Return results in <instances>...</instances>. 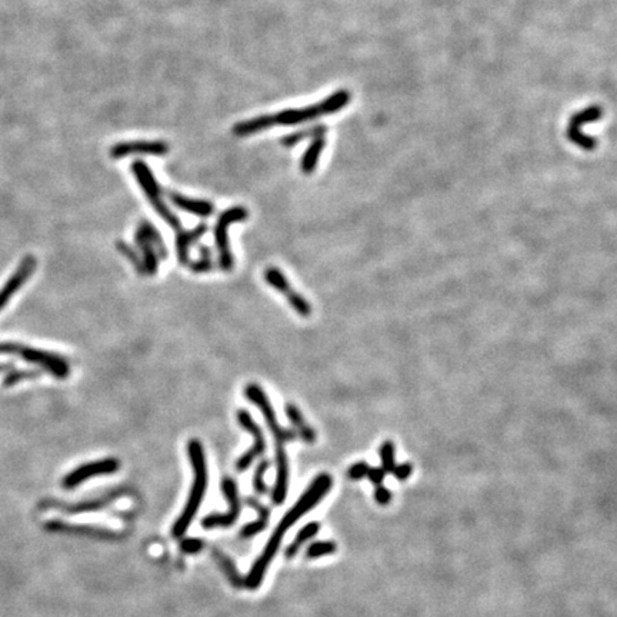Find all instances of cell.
<instances>
[{
    "mask_svg": "<svg viewBox=\"0 0 617 617\" xmlns=\"http://www.w3.org/2000/svg\"><path fill=\"white\" fill-rule=\"evenodd\" d=\"M331 477L327 473H322L318 477H316L312 485L309 486V489L302 494L297 500V503L285 514L276 529V531L272 535V538L269 539L268 544H266L263 553L259 556V559L256 560L255 566L250 570V573L246 577L244 585L249 589H257L260 586V583L266 575V570L270 566L273 557L276 556L277 550L280 547L281 539L285 536V533L299 520L302 519L303 516L310 512L316 505H318L320 500L329 493L330 488H331Z\"/></svg>",
    "mask_w": 617,
    "mask_h": 617,
    "instance_id": "obj_1",
    "label": "cell"
},
{
    "mask_svg": "<svg viewBox=\"0 0 617 617\" xmlns=\"http://www.w3.org/2000/svg\"><path fill=\"white\" fill-rule=\"evenodd\" d=\"M188 455L193 468V485L190 489V494L188 499V505L183 509L180 518L176 520L173 526V536L181 538L189 529L192 520L202 505V500L207 488V464L202 443L197 439H192L188 444Z\"/></svg>",
    "mask_w": 617,
    "mask_h": 617,
    "instance_id": "obj_2",
    "label": "cell"
},
{
    "mask_svg": "<svg viewBox=\"0 0 617 617\" xmlns=\"http://www.w3.org/2000/svg\"><path fill=\"white\" fill-rule=\"evenodd\" d=\"M350 97L352 96H350L349 90H338L336 93H333V95L327 96L326 99H323L322 102H318L312 106L302 108V109H288V110H281L279 113L270 114L273 127L277 125H280V126L300 125V123L322 118V116H326V114L336 113L349 105Z\"/></svg>",
    "mask_w": 617,
    "mask_h": 617,
    "instance_id": "obj_3",
    "label": "cell"
},
{
    "mask_svg": "<svg viewBox=\"0 0 617 617\" xmlns=\"http://www.w3.org/2000/svg\"><path fill=\"white\" fill-rule=\"evenodd\" d=\"M131 173L133 176L136 177L139 186L142 188V190L144 192L146 197L150 203H152L153 209L158 212V214L160 218L168 223L172 229H175L176 231L181 229L180 221L177 216L169 209V206L164 203V200L162 197V189L159 186V183L156 181L152 171H150L149 166L144 162L136 160L131 163Z\"/></svg>",
    "mask_w": 617,
    "mask_h": 617,
    "instance_id": "obj_4",
    "label": "cell"
},
{
    "mask_svg": "<svg viewBox=\"0 0 617 617\" xmlns=\"http://www.w3.org/2000/svg\"><path fill=\"white\" fill-rule=\"evenodd\" d=\"M247 210L243 206H235L231 209L225 210L214 226V239H216V247L219 252V268L225 272H230L235 264V259H233L230 244H229V227L233 223L244 222L247 219Z\"/></svg>",
    "mask_w": 617,
    "mask_h": 617,
    "instance_id": "obj_5",
    "label": "cell"
},
{
    "mask_svg": "<svg viewBox=\"0 0 617 617\" xmlns=\"http://www.w3.org/2000/svg\"><path fill=\"white\" fill-rule=\"evenodd\" d=\"M244 394L250 400V402L255 403L259 407V410L262 412L266 423H268V426L272 431V436L276 440V444H285L297 438V433L294 430L285 429L279 425L270 400L259 385H256V383H250V385L246 386Z\"/></svg>",
    "mask_w": 617,
    "mask_h": 617,
    "instance_id": "obj_6",
    "label": "cell"
},
{
    "mask_svg": "<svg viewBox=\"0 0 617 617\" xmlns=\"http://www.w3.org/2000/svg\"><path fill=\"white\" fill-rule=\"evenodd\" d=\"M16 356L25 359L29 363L40 366V368L46 369L49 373H52L56 379H66L71 375V366L68 360L59 355L19 344Z\"/></svg>",
    "mask_w": 617,
    "mask_h": 617,
    "instance_id": "obj_7",
    "label": "cell"
},
{
    "mask_svg": "<svg viewBox=\"0 0 617 617\" xmlns=\"http://www.w3.org/2000/svg\"><path fill=\"white\" fill-rule=\"evenodd\" d=\"M602 108L600 106H589L585 110H580L576 114H573L570 121H569V126H568V139L575 143L576 146H579L583 150H594L597 146V140L589 135H586L585 131H581V126L586 125L589 122H596L600 118H602Z\"/></svg>",
    "mask_w": 617,
    "mask_h": 617,
    "instance_id": "obj_8",
    "label": "cell"
},
{
    "mask_svg": "<svg viewBox=\"0 0 617 617\" xmlns=\"http://www.w3.org/2000/svg\"><path fill=\"white\" fill-rule=\"evenodd\" d=\"M222 490L229 502V510L222 514L212 513L202 520V526L205 529H214V527H230L236 522L238 516L240 513V500L238 494V486L233 479H223L222 481Z\"/></svg>",
    "mask_w": 617,
    "mask_h": 617,
    "instance_id": "obj_9",
    "label": "cell"
},
{
    "mask_svg": "<svg viewBox=\"0 0 617 617\" xmlns=\"http://www.w3.org/2000/svg\"><path fill=\"white\" fill-rule=\"evenodd\" d=\"M238 422L255 439L253 446L250 447L247 452L236 463L238 472H244V470L249 469L250 464H252L259 456H262L266 452V439H264V435H263L262 429L259 427V425L252 418V414H250L247 410H239L238 412Z\"/></svg>",
    "mask_w": 617,
    "mask_h": 617,
    "instance_id": "obj_10",
    "label": "cell"
},
{
    "mask_svg": "<svg viewBox=\"0 0 617 617\" xmlns=\"http://www.w3.org/2000/svg\"><path fill=\"white\" fill-rule=\"evenodd\" d=\"M264 279L272 288H275L277 292H280L288 299V302L290 303V306L293 307V310L297 314L303 316V318H309V316L312 314V305L302 294L292 289L290 281L288 280V277L285 275H283V272L280 269L269 268L264 272Z\"/></svg>",
    "mask_w": 617,
    "mask_h": 617,
    "instance_id": "obj_11",
    "label": "cell"
},
{
    "mask_svg": "<svg viewBox=\"0 0 617 617\" xmlns=\"http://www.w3.org/2000/svg\"><path fill=\"white\" fill-rule=\"evenodd\" d=\"M121 468V462L114 457L97 460L92 463H86L83 466H79L72 473H69L63 479V488L64 489H73L79 486L80 483L86 481L90 477L100 476V475H112L118 472Z\"/></svg>",
    "mask_w": 617,
    "mask_h": 617,
    "instance_id": "obj_12",
    "label": "cell"
},
{
    "mask_svg": "<svg viewBox=\"0 0 617 617\" xmlns=\"http://www.w3.org/2000/svg\"><path fill=\"white\" fill-rule=\"evenodd\" d=\"M169 153V144L163 140H135L122 142L110 149V158L122 159L130 155L164 156Z\"/></svg>",
    "mask_w": 617,
    "mask_h": 617,
    "instance_id": "obj_13",
    "label": "cell"
},
{
    "mask_svg": "<svg viewBox=\"0 0 617 617\" xmlns=\"http://www.w3.org/2000/svg\"><path fill=\"white\" fill-rule=\"evenodd\" d=\"M36 269V259L33 256H26L22 259L19 268L10 276L6 285L0 290V312L10 302V299L19 292V289L25 285L32 276L33 270Z\"/></svg>",
    "mask_w": 617,
    "mask_h": 617,
    "instance_id": "obj_14",
    "label": "cell"
},
{
    "mask_svg": "<svg viewBox=\"0 0 617 617\" xmlns=\"http://www.w3.org/2000/svg\"><path fill=\"white\" fill-rule=\"evenodd\" d=\"M276 468L277 476L272 499L276 505H281L288 496L289 488V460L288 452L283 444H276Z\"/></svg>",
    "mask_w": 617,
    "mask_h": 617,
    "instance_id": "obj_15",
    "label": "cell"
},
{
    "mask_svg": "<svg viewBox=\"0 0 617 617\" xmlns=\"http://www.w3.org/2000/svg\"><path fill=\"white\" fill-rule=\"evenodd\" d=\"M45 529L49 531H55V533H73V535H86V536H92V538H97V539H116V536H119L118 533H114L112 530L108 529H99V527H92V526H77V525H66L62 522H49L45 525Z\"/></svg>",
    "mask_w": 617,
    "mask_h": 617,
    "instance_id": "obj_16",
    "label": "cell"
},
{
    "mask_svg": "<svg viewBox=\"0 0 617 617\" xmlns=\"http://www.w3.org/2000/svg\"><path fill=\"white\" fill-rule=\"evenodd\" d=\"M169 199L172 200V203L176 207L185 210L188 213L200 216V218H209V216L213 214V212H214L213 203L207 202V200L190 199V197L183 196V194H180L177 192H171L169 193Z\"/></svg>",
    "mask_w": 617,
    "mask_h": 617,
    "instance_id": "obj_17",
    "label": "cell"
},
{
    "mask_svg": "<svg viewBox=\"0 0 617 617\" xmlns=\"http://www.w3.org/2000/svg\"><path fill=\"white\" fill-rule=\"evenodd\" d=\"M207 230V225H199L193 230H177L176 235V250H177V260L181 266L189 264V247L193 242L202 238Z\"/></svg>",
    "mask_w": 617,
    "mask_h": 617,
    "instance_id": "obj_18",
    "label": "cell"
},
{
    "mask_svg": "<svg viewBox=\"0 0 617 617\" xmlns=\"http://www.w3.org/2000/svg\"><path fill=\"white\" fill-rule=\"evenodd\" d=\"M135 240L138 247L140 249L142 252V262H143V268H144V275L153 276L156 275L158 269H159V256L156 253V250L153 247V244L150 243L149 238L146 236V233L138 227L136 233H135Z\"/></svg>",
    "mask_w": 617,
    "mask_h": 617,
    "instance_id": "obj_19",
    "label": "cell"
},
{
    "mask_svg": "<svg viewBox=\"0 0 617 617\" xmlns=\"http://www.w3.org/2000/svg\"><path fill=\"white\" fill-rule=\"evenodd\" d=\"M325 146H326L325 136H318V138L312 139V143L309 144L307 150L302 158V163H300V168H302V172L305 175H312L314 172L316 166H318V163H319V158L323 153Z\"/></svg>",
    "mask_w": 617,
    "mask_h": 617,
    "instance_id": "obj_20",
    "label": "cell"
},
{
    "mask_svg": "<svg viewBox=\"0 0 617 617\" xmlns=\"http://www.w3.org/2000/svg\"><path fill=\"white\" fill-rule=\"evenodd\" d=\"M122 494H123L122 492H112V493H109L108 496H105V497H102V499L92 500V502L77 503V505H71V506L58 505V503H55V505H47V506H49V507H60V509H63V510H66V512H71V513L90 512V510H97V509H102V507L108 506V505H109V503L112 502V500H114V499L121 497Z\"/></svg>",
    "mask_w": 617,
    "mask_h": 617,
    "instance_id": "obj_21",
    "label": "cell"
},
{
    "mask_svg": "<svg viewBox=\"0 0 617 617\" xmlns=\"http://www.w3.org/2000/svg\"><path fill=\"white\" fill-rule=\"evenodd\" d=\"M326 131H327V127L325 125L309 126V127H305L302 130H297L294 133H290V135H288V136H283L281 144L286 146V147H293L297 143L303 142V140H306L309 138L314 139V138H318V136H325Z\"/></svg>",
    "mask_w": 617,
    "mask_h": 617,
    "instance_id": "obj_22",
    "label": "cell"
},
{
    "mask_svg": "<svg viewBox=\"0 0 617 617\" xmlns=\"http://www.w3.org/2000/svg\"><path fill=\"white\" fill-rule=\"evenodd\" d=\"M319 530H320V525L318 522H312V523L306 525L302 530L297 533L294 542L286 549V556L289 559H292L294 555H297L300 547H302L307 540H310L312 538L318 535Z\"/></svg>",
    "mask_w": 617,
    "mask_h": 617,
    "instance_id": "obj_23",
    "label": "cell"
},
{
    "mask_svg": "<svg viewBox=\"0 0 617 617\" xmlns=\"http://www.w3.org/2000/svg\"><path fill=\"white\" fill-rule=\"evenodd\" d=\"M213 555H214L216 560H218L219 566L222 568V570L225 572L226 577L229 579V581L231 583V585L235 586V588H240L243 585V580H242V576L239 575V572L236 569L235 563H233L227 556H225L222 552H218V550H214Z\"/></svg>",
    "mask_w": 617,
    "mask_h": 617,
    "instance_id": "obj_24",
    "label": "cell"
},
{
    "mask_svg": "<svg viewBox=\"0 0 617 617\" xmlns=\"http://www.w3.org/2000/svg\"><path fill=\"white\" fill-rule=\"evenodd\" d=\"M139 227L146 233V236L149 238L150 243L153 244L159 259L168 257V249H166V244H164V242H163V239L160 236V233L158 231V229L152 223H149V222H142Z\"/></svg>",
    "mask_w": 617,
    "mask_h": 617,
    "instance_id": "obj_25",
    "label": "cell"
},
{
    "mask_svg": "<svg viewBox=\"0 0 617 617\" xmlns=\"http://www.w3.org/2000/svg\"><path fill=\"white\" fill-rule=\"evenodd\" d=\"M253 506L257 509V512L260 513L259 519L255 523H250L247 526H244V529L242 530V536L243 538H253L257 533H260L262 530L266 529V525H268L269 520V510L266 507H262L260 505H257V502H252Z\"/></svg>",
    "mask_w": 617,
    "mask_h": 617,
    "instance_id": "obj_26",
    "label": "cell"
},
{
    "mask_svg": "<svg viewBox=\"0 0 617 617\" xmlns=\"http://www.w3.org/2000/svg\"><path fill=\"white\" fill-rule=\"evenodd\" d=\"M380 459L381 469L385 470V473H392L396 466V450L392 440L383 442V444L380 446Z\"/></svg>",
    "mask_w": 617,
    "mask_h": 617,
    "instance_id": "obj_27",
    "label": "cell"
},
{
    "mask_svg": "<svg viewBox=\"0 0 617 617\" xmlns=\"http://www.w3.org/2000/svg\"><path fill=\"white\" fill-rule=\"evenodd\" d=\"M336 543L330 542V540H325V542H316L313 544H310L306 550V557L307 559H318L322 556H327V555H333L336 552Z\"/></svg>",
    "mask_w": 617,
    "mask_h": 617,
    "instance_id": "obj_28",
    "label": "cell"
},
{
    "mask_svg": "<svg viewBox=\"0 0 617 617\" xmlns=\"http://www.w3.org/2000/svg\"><path fill=\"white\" fill-rule=\"evenodd\" d=\"M116 247L119 249V252H121L126 259H129V260L131 262V264L135 266V269H136L139 273L144 275V268H143L142 257L138 255V252H136L135 249H133L131 246H129L127 243L122 242V240H119L118 243H116Z\"/></svg>",
    "mask_w": 617,
    "mask_h": 617,
    "instance_id": "obj_29",
    "label": "cell"
},
{
    "mask_svg": "<svg viewBox=\"0 0 617 617\" xmlns=\"http://www.w3.org/2000/svg\"><path fill=\"white\" fill-rule=\"evenodd\" d=\"M39 376H40V370H16V372L9 373L5 377L3 385L5 386H13V385H16V383H19V381H23V380H27V379H36Z\"/></svg>",
    "mask_w": 617,
    "mask_h": 617,
    "instance_id": "obj_30",
    "label": "cell"
},
{
    "mask_svg": "<svg viewBox=\"0 0 617 617\" xmlns=\"http://www.w3.org/2000/svg\"><path fill=\"white\" fill-rule=\"evenodd\" d=\"M285 412L288 414L289 420L293 423L294 427H297L299 431H302L305 427H307V423L305 422L303 414H302V412H300V409L297 406H294L293 403H288L285 406Z\"/></svg>",
    "mask_w": 617,
    "mask_h": 617,
    "instance_id": "obj_31",
    "label": "cell"
},
{
    "mask_svg": "<svg viewBox=\"0 0 617 617\" xmlns=\"http://www.w3.org/2000/svg\"><path fill=\"white\" fill-rule=\"evenodd\" d=\"M268 468H269V462H268V460H263L262 463H259L257 469H256V472H255L253 488H255V490H256L257 493H264V492H266V485H264V481H263V476H264L266 470H268Z\"/></svg>",
    "mask_w": 617,
    "mask_h": 617,
    "instance_id": "obj_32",
    "label": "cell"
},
{
    "mask_svg": "<svg viewBox=\"0 0 617 617\" xmlns=\"http://www.w3.org/2000/svg\"><path fill=\"white\" fill-rule=\"evenodd\" d=\"M369 468H370V466L366 462H357V463L350 466L349 472H347V476H349L350 480H362V479H364L366 476H368Z\"/></svg>",
    "mask_w": 617,
    "mask_h": 617,
    "instance_id": "obj_33",
    "label": "cell"
},
{
    "mask_svg": "<svg viewBox=\"0 0 617 617\" xmlns=\"http://www.w3.org/2000/svg\"><path fill=\"white\" fill-rule=\"evenodd\" d=\"M392 473H393V476L396 477V480H399V481H405V480H407V479L412 476V473H413V464H412V463H400V464H396Z\"/></svg>",
    "mask_w": 617,
    "mask_h": 617,
    "instance_id": "obj_34",
    "label": "cell"
},
{
    "mask_svg": "<svg viewBox=\"0 0 617 617\" xmlns=\"http://www.w3.org/2000/svg\"><path fill=\"white\" fill-rule=\"evenodd\" d=\"M180 547L185 553H199L203 547V542L199 539H185L181 542Z\"/></svg>",
    "mask_w": 617,
    "mask_h": 617,
    "instance_id": "obj_35",
    "label": "cell"
},
{
    "mask_svg": "<svg viewBox=\"0 0 617 617\" xmlns=\"http://www.w3.org/2000/svg\"><path fill=\"white\" fill-rule=\"evenodd\" d=\"M375 500L376 502L379 503V505H381V506H386V505H389L390 503V500H392V492L388 489V488H385V486H376V490H375Z\"/></svg>",
    "mask_w": 617,
    "mask_h": 617,
    "instance_id": "obj_36",
    "label": "cell"
},
{
    "mask_svg": "<svg viewBox=\"0 0 617 617\" xmlns=\"http://www.w3.org/2000/svg\"><path fill=\"white\" fill-rule=\"evenodd\" d=\"M188 266L190 268V270L194 272V273L210 272L214 268V264H213V262L210 259H202V260H199V262L189 263Z\"/></svg>",
    "mask_w": 617,
    "mask_h": 617,
    "instance_id": "obj_37",
    "label": "cell"
},
{
    "mask_svg": "<svg viewBox=\"0 0 617 617\" xmlns=\"http://www.w3.org/2000/svg\"><path fill=\"white\" fill-rule=\"evenodd\" d=\"M385 476H386V473L381 468H377V466H375V468H369L368 477L375 486H380L383 480H385Z\"/></svg>",
    "mask_w": 617,
    "mask_h": 617,
    "instance_id": "obj_38",
    "label": "cell"
},
{
    "mask_svg": "<svg viewBox=\"0 0 617 617\" xmlns=\"http://www.w3.org/2000/svg\"><path fill=\"white\" fill-rule=\"evenodd\" d=\"M18 343L12 342H0V355H16L18 352Z\"/></svg>",
    "mask_w": 617,
    "mask_h": 617,
    "instance_id": "obj_39",
    "label": "cell"
},
{
    "mask_svg": "<svg viewBox=\"0 0 617 617\" xmlns=\"http://www.w3.org/2000/svg\"><path fill=\"white\" fill-rule=\"evenodd\" d=\"M199 250H200V256H202V259H210V250H209V247H206V246H200Z\"/></svg>",
    "mask_w": 617,
    "mask_h": 617,
    "instance_id": "obj_40",
    "label": "cell"
},
{
    "mask_svg": "<svg viewBox=\"0 0 617 617\" xmlns=\"http://www.w3.org/2000/svg\"><path fill=\"white\" fill-rule=\"evenodd\" d=\"M12 366L13 364H10V363H0V372H6V370L12 369Z\"/></svg>",
    "mask_w": 617,
    "mask_h": 617,
    "instance_id": "obj_41",
    "label": "cell"
}]
</instances>
